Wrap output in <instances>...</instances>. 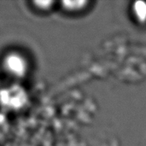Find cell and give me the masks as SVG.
I'll use <instances>...</instances> for the list:
<instances>
[{"label": "cell", "mask_w": 146, "mask_h": 146, "mask_svg": "<svg viewBox=\"0 0 146 146\" xmlns=\"http://www.w3.org/2000/svg\"><path fill=\"white\" fill-rule=\"evenodd\" d=\"M1 68L7 76L19 80L25 79L29 74L30 62L22 52L12 50L3 56Z\"/></svg>", "instance_id": "1"}, {"label": "cell", "mask_w": 146, "mask_h": 146, "mask_svg": "<svg viewBox=\"0 0 146 146\" xmlns=\"http://www.w3.org/2000/svg\"><path fill=\"white\" fill-rule=\"evenodd\" d=\"M29 102L27 89L18 83L0 88V107L7 111H19Z\"/></svg>", "instance_id": "2"}, {"label": "cell", "mask_w": 146, "mask_h": 146, "mask_svg": "<svg viewBox=\"0 0 146 146\" xmlns=\"http://www.w3.org/2000/svg\"><path fill=\"white\" fill-rule=\"evenodd\" d=\"M87 3H88L87 1H82V0H79V1L65 0L61 2V6L64 10L68 12H77L82 10L86 6Z\"/></svg>", "instance_id": "3"}, {"label": "cell", "mask_w": 146, "mask_h": 146, "mask_svg": "<svg viewBox=\"0 0 146 146\" xmlns=\"http://www.w3.org/2000/svg\"><path fill=\"white\" fill-rule=\"evenodd\" d=\"M133 9L134 15L137 20L144 23L146 22V2L145 1H137L133 5Z\"/></svg>", "instance_id": "4"}, {"label": "cell", "mask_w": 146, "mask_h": 146, "mask_svg": "<svg viewBox=\"0 0 146 146\" xmlns=\"http://www.w3.org/2000/svg\"><path fill=\"white\" fill-rule=\"evenodd\" d=\"M56 3L55 1H33L32 2V4L33 6V8H35L38 11H41V12H47V11H50L54 4Z\"/></svg>", "instance_id": "5"}]
</instances>
